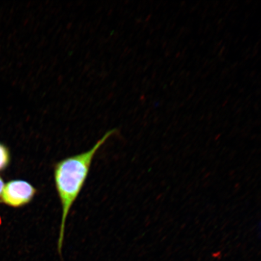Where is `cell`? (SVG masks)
<instances>
[{
	"label": "cell",
	"instance_id": "6da1fadb",
	"mask_svg": "<svg viewBox=\"0 0 261 261\" xmlns=\"http://www.w3.org/2000/svg\"><path fill=\"white\" fill-rule=\"evenodd\" d=\"M116 132H107L89 151L62 160L55 165L54 178L62 205V218L58 242L60 256L63 249L65 223L75 200L83 189L89 175L91 163L98 150Z\"/></svg>",
	"mask_w": 261,
	"mask_h": 261
},
{
	"label": "cell",
	"instance_id": "7a4b0ae2",
	"mask_svg": "<svg viewBox=\"0 0 261 261\" xmlns=\"http://www.w3.org/2000/svg\"><path fill=\"white\" fill-rule=\"evenodd\" d=\"M37 193V189L30 182L16 179L6 184L2 192V200L10 206L19 207L31 203Z\"/></svg>",
	"mask_w": 261,
	"mask_h": 261
},
{
	"label": "cell",
	"instance_id": "3957f363",
	"mask_svg": "<svg viewBox=\"0 0 261 261\" xmlns=\"http://www.w3.org/2000/svg\"><path fill=\"white\" fill-rule=\"evenodd\" d=\"M9 161L10 155L8 148L0 143V170L7 167Z\"/></svg>",
	"mask_w": 261,
	"mask_h": 261
},
{
	"label": "cell",
	"instance_id": "277c9868",
	"mask_svg": "<svg viewBox=\"0 0 261 261\" xmlns=\"http://www.w3.org/2000/svg\"><path fill=\"white\" fill-rule=\"evenodd\" d=\"M4 182H3L2 178L0 177V195L2 194V192L3 191V189H4Z\"/></svg>",
	"mask_w": 261,
	"mask_h": 261
}]
</instances>
